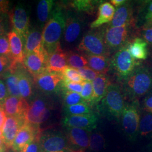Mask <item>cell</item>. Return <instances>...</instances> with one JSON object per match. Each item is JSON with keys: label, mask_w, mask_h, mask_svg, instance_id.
<instances>
[{"label": "cell", "mask_w": 152, "mask_h": 152, "mask_svg": "<svg viewBox=\"0 0 152 152\" xmlns=\"http://www.w3.org/2000/svg\"><path fill=\"white\" fill-rule=\"evenodd\" d=\"M152 133V113L142 111L139 123V135L146 136Z\"/></svg>", "instance_id": "cell-33"}, {"label": "cell", "mask_w": 152, "mask_h": 152, "mask_svg": "<svg viewBox=\"0 0 152 152\" xmlns=\"http://www.w3.org/2000/svg\"><path fill=\"white\" fill-rule=\"evenodd\" d=\"M39 142L42 152H67L71 151L66 136L60 131L48 130L41 133Z\"/></svg>", "instance_id": "cell-10"}, {"label": "cell", "mask_w": 152, "mask_h": 152, "mask_svg": "<svg viewBox=\"0 0 152 152\" xmlns=\"http://www.w3.org/2000/svg\"></svg>", "instance_id": "cell-57"}, {"label": "cell", "mask_w": 152, "mask_h": 152, "mask_svg": "<svg viewBox=\"0 0 152 152\" xmlns=\"http://www.w3.org/2000/svg\"><path fill=\"white\" fill-rule=\"evenodd\" d=\"M140 104L142 111L152 113V89L142 98Z\"/></svg>", "instance_id": "cell-42"}, {"label": "cell", "mask_w": 152, "mask_h": 152, "mask_svg": "<svg viewBox=\"0 0 152 152\" xmlns=\"http://www.w3.org/2000/svg\"><path fill=\"white\" fill-rule=\"evenodd\" d=\"M63 81L82 83L84 81L77 69L70 66H67L61 73Z\"/></svg>", "instance_id": "cell-37"}, {"label": "cell", "mask_w": 152, "mask_h": 152, "mask_svg": "<svg viewBox=\"0 0 152 152\" xmlns=\"http://www.w3.org/2000/svg\"></svg>", "instance_id": "cell-56"}, {"label": "cell", "mask_w": 152, "mask_h": 152, "mask_svg": "<svg viewBox=\"0 0 152 152\" xmlns=\"http://www.w3.org/2000/svg\"><path fill=\"white\" fill-rule=\"evenodd\" d=\"M7 37L11 49V58L14 63L23 64L24 59V44L22 39L13 30L8 33Z\"/></svg>", "instance_id": "cell-24"}, {"label": "cell", "mask_w": 152, "mask_h": 152, "mask_svg": "<svg viewBox=\"0 0 152 152\" xmlns=\"http://www.w3.org/2000/svg\"><path fill=\"white\" fill-rule=\"evenodd\" d=\"M125 100L120 85L112 83L105 96L96 106L98 113L107 120L120 122L126 105Z\"/></svg>", "instance_id": "cell-3"}, {"label": "cell", "mask_w": 152, "mask_h": 152, "mask_svg": "<svg viewBox=\"0 0 152 152\" xmlns=\"http://www.w3.org/2000/svg\"><path fill=\"white\" fill-rule=\"evenodd\" d=\"M71 151L82 152L89 148L90 132L75 127H65Z\"/></svg>", "instance_id": "cell-16"}, {"label": "cell", "mask_w": 152, "mask_h": 152, "mask_svg": "<svg viewBox=\"0 0 152 152\" xmlns=\"http://www.w3.org/2000/svg\"><path fill=\"white\" fill-rule=\"evenodd\" d=\"M10 72L16 74L20 96L27 100L32 96L33 92L34 82L33 76L28 72L23 64H16Z\"/></svg>", "instance_id": "cell-18"}, {"label": "cell", "mask_w": 152, "mask_h": 152, "mask_svg": "<svg viewBox=\"0 0 152 152\" xmlns=\"http://www.w3.org/2000/svg\"><path fill=\"white\" fill-rule=\"evenodd\" d=\"M68 66L79 69L88 66L87 59L85 55L78 54L73 51H66Z\"/></svg>", "instance_id": "cell-32"}, {"label": "cell", "mask_w": 152, "mask_h": 152, "mask_svg": "<svg viewBox=\"0 0 152 152\" xmlns=\"http://www.w3.org/2000/svg\"><path fill=\"white\" fill-rule=\"evenodd\" d=\"M0 56L11 58V49L7 36L0 37Z\"/></svg>", "instance_id": "cell-40"}, {"label": "cell", "mask_w": 152, "mask_h": 152, "mask_svg": "<svg viewBox=\"0 0 152 152\" xmlns=\"http://www.w3.org/2000/svg\"><path fill=\"white\" fill-rule=\"evenodd\" d=\"M104 137L100 132H95L90 134L89 149L93 152H99L105 147Z\"/></svg>", "instance_id": "cell-36"}, {"label": "cell", "mask_w": 152, "mask_h": 152, "mask_svg": "<svg viewBox=\"0 0 152 152\" xmlns=\"http://www.w3.org/2000/svg\"><path fill=\"white\" fill-rule=\"evenodd\" d=\"M8 16L13 31L19 35L24 45L30 30V17L27 7L19 3L11 8Z\"/></svg>", "instance_id": "cell-9"}, {"label": "cell", "mask_w": 152, "mask_h": 152, "mask_svg": "<svg viewBox=\"0 0 152 152\" xmlns=\"http://www.w3.org/2000/svg\"><path fill=\"white\" fill-rule=\"evenodd\" d=\"M44 49L42 32L39 28H33L29 30L24 45V56Z\"/></svg>", "instance_id": "cell-23"}, {"label": "cell", "mask_w": 152, "mask_h": 152, "mask_svg": "<svg viewBox=\"0 0 152 152\" xmlns=\"http://www.w3.org/2000/svg\"><path fill=\"white\" fill-rule=\"evenodd\" d=\"M55 2L52 0H41L38 2L37 7V16L41 27L48 23L54 9Z\"/></svg>", "instance_id": "cell-29"}, {"label": "cell", "mask_w": 152, "mask_h": 152, "mask_svg": "<svg viewBox=\"0 0 152 152\" xmlns=\"http://www.w3.org/2000/svg\"><path fill=\"white\" fill-rule=\"evenodd\" d=\"M81 96L84 101L88 104L91 107L93 105L94 91L92 82L84 81L83 82V88L81 92Z\"/></svg>", "instance_id": "cell-38"}, {"label": "cell", "mask_w": 152, "mask_h": 152, "mask_svg": "<svg viewBox=\"0 0 152 152\" xmlns=\"http://www.w3.org/2000/svg\"><path fill=\"white\" fill-rule=\"evenodd\" d=\"M5 144L4 141L2 137H0V147H2V145Z\"/></svg>", "instance_id": "cell-52"}, {"label": "cell", "mask_w": 152, "mask_h": 152, "mask_svg": "<svg viewBox=\"0 0 152 152\" xmlns=\"http://www.w3.org/2000/svg\"><path fill=\"white\" fill-rule=\"evenodd\" d=\"M136 26L126 24L121 27H109L104 26V38L110 54L116 53L129 44L136 37L135 33Z\"/></svg>", "instance_id": "cell-5"}, {"label": "cell", "mask_w": 152, "mask_h": 152, "mask_svg": "<svg viewBox=\"0 0 152 152\" xmlns=\"http://www.w3.org/2000/svg\"><path fill=\"white\" fill-rule=\"evenodd\" d=\"M44 96L33 98L31 104H29L26 117L28 123L39 127L40 125L46 122L50 117L51 109L50 102Z\"/></svg>", "instance_id": "cell-8"}, {"label": "cell", "mask_w": 152, "mask_h": 152, "mask_svg": "<svg viewBox=\"0 0 152 152\" xmlns=\"http://www.w3.org/2000/svg\"><path fill=\"white\" fill-rule=\"evenodd\" d=\"M148 45L142 38L136 36L129 44V51L131 55L138 62H142L148 56Z\"/></svg>", "instance_id": "cell-26"}, {"label": "cell", "mask_w": 152, "mask_h": 152, "mask_svg": "<svg viewBox=\"0 0 152 152\" xmlns=\"http://www.w3.org/2000/svg\"><path fill=\"white\" fill-rule=\"evenodd\" d=\"M26 122V121L16 117H7L2 129V138L6 147H12L18 131Z\"/></svg>", "instance_id": "cell-20"}, {"label": "cell", "mask_w": 152, "mask_h": 152, "mask_svg": "<svg viewBox=\"0 0 152 152\" xmlns=\"http://www.w3.org/2000/svg\"><path fill=\"white\" fill-rule=\"evenodd\" d=\"M63 112L65 116L85 115L95 113L92 110V107L87 103L78 104L68 107H64Z\"/></svg>", "instance_id": "cell-31"}, {"label": "cell", "mask_w": 152, "mask_h": 152, "mask_svg": "<svg viewBox=\"0 0 152 152\" xmlns=\"http://www.w3.org/2000/svg\"><path fill=\"white\" fill-rule=\"evenodd\" d=\"M0 152H5V149L3 147H0Z\"/></svg>", "instance_id": "cell-53"}, {"label": "cell", "mask_w": 152, "mask_h": 152, "mask_svg": "<svg viewBox=\"0 0 152 152\" xmlns=\"http://www.w3.org/2000/svg\"><path fill=\"white\" fill-rule=\"evenodd\" d=\"M80 76L84 81H93L98 76L102 75L101 74L94 71L92 69L90 68L89 66H85L83 68L77 69Z\"/></svg>", "instance_id": "cell-39"}, {"label": "cell", "mask_w": 152, "mask_h": 152, "mask_svg": "<svg viewBox=\"0 0 152 152\" xmlns=\"http://www.w3.org/2000/svg\"><path fill=\"white\" fill-rule=\"evenodd\" d=\"M63 107H68L78 104L86 103L82 99L80 94L69 91L62 90Z\"/></svg>", "instance_id": "cell-35"}, {"label": "cell", "mask_w": 152, "mask_h": 152, "mask_svg": "<svg viewBox=\"0 0 152 152\" xmlns=\"http://www.w3.org/2000/svg\"><path fill=\"white\" fill-rule=\"evenodd\" d=\"M136 36L143 39L148 45L152 46V28H140L136 33Z\"/></svg>", "instance_id": "cell-43"}, {"label": "cell", "mask_w": 152, "mask_h": 152, "mask_svg": "<svg viewBox=\"0 0 152 152\" xmlns=\"http://www.w3.org/2000/svg\"><path fill=\"white\" fill-rule=\"evenodd\" d=\"M64 10V8L61 5L54 7L50 19L44 26L43 44L44 49L49 55L60 45V39L63 37L66 23V13Z\"/></svg>", "instance_id": "cell-2"}, {"label": "cell", "mask_w": 152, "mask_h": 152, "mask_svg": "<svg viewBox=\"0 0 152 152\" xmlns=\"http://www.w3.org/2000/svg\"><path fill=\"white\" fill-rule=\"evenodd\" d=\"M134 2L126 1L125 4L116 8L112 20L107 24L109 27H121L126 24L136 25V17L134 15Z\"/></svg>", "instance_id": "cell-15"}, {"label": "cell", "mask_w": 152, "mask_h": 152, "mask_svg": "<svg viewBox=\"0 0 152 152\" xmlns=\"http://www.w3.org/2000/svg\"><path fill=\"white\" fill-rule=\"evenodd\" d=\"M0 137L2 138V131L1 130H0Z\"/></svg>", "instance_id": "cell-54"}, {"label": "cell", "mask_w": 152, "mask_h": 152, "mask_svg": "<svg viewBox=\"0 0 152 152\" xmlns=\"http://www.w3.org/2000/svg\"><path fill=\"white\" fill-rule=\"evenodd\" d=\"M126 1V0H111L110 1V3L113 6H114L115 7H120L123 4H124Z\"/></svg>", "instance_id": "cell-51"}, {"label": "cell", "mask_w": 152, "mask_h": 152, "mask_svg": "<svg viewBox=\"0 0 152 152\" xmlns=\"http://www.w3.org/2000/svg\"><path fill=\"white\" fill-rule=\"evenodd\" d=\"M152 28V16L145 20L142 23L139 28Z\"/></svg>", "instance_id": "cell-50"}, {"label": "cell", "mask_w": 152, "mask_h": 152, "mask_svg": "<svg viewBox=\"0 0 152 152\" xmlns=\"http://www.w3.org/2000/svg\"><path fill=\"white\" fill-rule=\"evenodd\" d=\"M11 2L7 0H0V14L8 15L11 10Z\"/></svg>", "instance_id": "cell-47"}, {"label": "cell", "mask_w": 152, "mask_h": 152, "mask_svg": "<svg viewBox=\"0 0 152 152\" xmlns=\"http://www.w3.org/2000/svg\"><path fill=\"white\" fill-rule=\"evenodd\" d=\"M34 86L46 96L54 95L61 91L63 77L61 73L46 71L33 77Z\"/></svg>", "instance_id": "cell-12"}, {"label": "cell", "mask_w": 152, "mask_h": 152, "mask_svg": "<svg viewBox=\"0 0 152 152\" xmlns=\"http://www.w3.org/2000/svg\"><path fill=\"white\" fill-rule=\"evenodd\" d=\"M139 100L126 103L121 117V122L125 135L129 140L134 142L139 136V123L141 115Z\"/></svg>", "instance_id": "cell-7"}, {"label": "cell", "mask_w": 152, "mask_h": 152, "mask_svg": "<svg viewBox=\"0 0 152 152\" xmlns=\"http://www.w3.org/2000/svg\"><path fill=\"white\" fill-rule=\"evenodd\" d=\"M94 91L92 106H96L105 96L109 86L112 84L110 78L107 75L98 76L92 82Z\"/></svg>", "instance_id": "cell-25"}, {"label": "cell", "mask_w": 152, "mask_h": 152, "mask_svg": "<svg viewBox=\"0 0 152 152\" xmlns=\"http://www.w3.org/2000/svg\"><path fill=\"white\" fill-rule=\"evenodd\" d=\"M98 122V114L95 112L92 114L64 116L62 124L64 127L78 128L91 132L96 128Z\"/></svg>", "instance_id": "cell-17"}, {"label": "cell", "mask_w": 152, "mask_h": 152, "mask_svg": "<svg viewBox=\"0 0 152 152\" xmlns=\"http://www.w3.org/2000/svg\"><path fill=\"white\" fill-rule=\"evenodd\" d=\"M101 1L91 0H75L68 2L69 7L73 9L76 12L86 13L88 15L94 14L97 7H99Z\"/></svg>", "instance_id": "cell-28"}, {"label": "cell", "mask_w": 152, "mask_h": 152, "mask_svg": "<svg viewBox=\"0 0 152 152\" xmlns=\"http://www.w3.org/2000/svg\"><path fill=\"white\" fill-rule=\"evenodd\" d=\"M41 134L39 126L31 125L27 122L18 131L11 147L15 152H20L24 147L39 137Z\"/></svg>", "instance_id": "cell-14"}, {"label": "cell", "mask_w": 152, "mask_h": 152, "mask_svg": "<svg viewBox=\"0 0 152 152\" xmlns=\"http://www.w3.org/2000/svg\"><path fill=\"white\" fill-rule=\"evenodd\" d=\"M83 82L77 83L73 82L65 81L63 80L61 85V91L65 90L81 94L83 88Z\"/></svg>", "instance_id": "cell-41"}, {"label": "cell", "mask_w": 152, "mask_h": 152, "mask_svg": "<svg viewBox=\"0 0 152 152\" xmlns=\"http://www.w3.org/2000/svg\"><path fill=\"white\" fill-rule=\"evenodd\" d=\"M84 55L87 59L88 66L101 75H107L110 69V58L102 55Z\"/></svg>", "instance_id": "cell-27"}, {"label": "cell", "mask_w": 152, "mask_h": 152, "mask_svg": "<svg viewBox=\"0 0 152 152\" xmlns=\"http://www.w3.org/2000/svg\"><path fill=\"white\" fill-rule=\"evenodd\" d=\"M68 66L66 53L59 45L54 51L49 55L48 71L61 73Z\"/></svg>", "instance_id": "cell-21"}, {"label": "cell", "mask_w": 152, "mask_h": 152, "mask_svg": "<svg viewBox=\"0 0 152 152\" xmlns=\"http://www.w3.org/2000/svg\"></svg>", "instance_id": "cell-55"}, {"label": "cell", "mask_w": 152, "mask_h": 152, "mask_svg": "<svg viewBox=\"0 0 152 152\" xmlns=\"http://www.w3.org/2000/svg\"><path fill=\"white\" fill-rule=\"evenodd\" d=\"M152 16V1H141L140 2V5L139 6L138 15L137 19H136V23L137 22H140L141 25L145 20Z\"/></svg>", "instance_id": "cell-34"}, {"label": "cell", "mask_w": 152, "mask_h": 152, "mask_svg": "<svg viewBox=\"0 0 152 152\" xmlns=\"http://www.w3.org/2000/svg\"><path fill=\"white\" fill-rule=\"evenodd\" d=\"M129 44L115 53L110 58L109 71L120 85L125 81L136 66L141 63L131 55L129 51Z\"/></svg>", "instance_id": "cell-4"}, {"label": "cell", "mask_w": 152, "mask_h": 152, "mask_svg": "<svg viewBox=\"0 0 152 152\" xmlns=\"http://www.w3.org/2000/svg\"><path fill=\"white\" fill-rule=\"evenodd\" d=\"M39 138L36 139L34 141L24 147L20 152H42L39 142Z\"/></svg>", "instance_id": "cell-45"}, {"label": "cell", "mask_w": 152, "mask_h": 152, "mask_svg": "<svg viewBox=\"0 0 152 152\" xmlns=\"http://www.w3.org/2000/svg\"><path fill=\"white\" fill-rule=\"evenodd\" d=\"M120 85L125 99L129 102L140 101L152 89V65L141 63Z\"/></svg>", "instance_id": "cell-1"}, {"label": "cell", "mask_w": 152, "mask_h": 152, "mask_svg": "<svg viewBox=\"0 0 152 152\" xmlns=\"http://www.w3.org/2000/svg\"><path fill=\"white\" fill-rule=\"evenodd\" d=\"M10 95L5 82L0 79V102H3Z\"/></svg>", "instance_id": "cell-48"}, {"label": "cell", "mask_w": 152, "mask_h": 152, "mask_svg": "<svg viewBox=\"0 0 152 152\" xmlns=\"http://www.w3.org/2000/svg\"><path fill=\"white\" fill-rule=\"evenodd\" d=\"M104 26L92 29L82 38L77 50L84 54L110 56L104 38Z\"/></svg>", "instance_id": "cell-6"}, {"label": "cell", "mask_w": 152, "mask_h": 152, "mask_svg": "<svg viewBox=\"0 0 152 152\" xmlns=\"http://www.w3.org/2000/svg\"><path fill=\"white\" fill-rule=\"evenodd\" d=\"M0 103L7 117H14L26 121V117L29 105L26 99L9 96Z\"/></svg>", "instance_id": "cell-19"}, {"label": "cell", "mask_w": 152, "mask_h": 152, "mask_svg": "<svg viewBox=\"0 0 152 152\" xmlns=\"http://www.w3.org/2000/svg\"><path fill=\"white\" fill-rule=\"evenodd\" d=\"M5 15L0 14V37L6 35L9 30L8 20Z\"/></svg>", "instance_id": "cell-46"}, {"label": "cell", "mask_w": 152, "mask_h": 152, "mask_svg": "<svg viewBox=\"0 0 152 152\" xmlns=\"http://www.w3.org/2000/svg\"><path fill=\"white\" fill-rule=\"evenodd\" d=\"M12 60L10 58L0 56V76L10 71Z\"/></svg>", "instance_id": "cell-44"}, {"label": "cell", "mask_w": 152, "mask_h": 152, "mask_svg": "<svg viewBox=\"0 0 152 152\" xmlns=\"http://www.w3.org/2000/svg\"><path fill=\"white\" fill-rule=\"evenodd\" d=\"M49 54L45 49L24 56L23 64L33 77L48 71Z\"/></svg>", "instance_id": "cell-13"}, {"label": "cell", "mask_w": 152, "mask_h": 152, "mask_svg": "<svg viewBox=\"0 0 152 152\" xmlns=\"http://www.w3.org/2000/svg\"><path fill=\"white\" fill-rule=\"evenodd\" d=\"M85 22L80 14L68 11L66 12V23L63 35L66 45H73L80 38L85 28Z\"/></svg>", "instance_id": "cell-11"}, {"label": "cell", "mask_w": 152, "mask_h": 152, "mask_svg": "<svg viewBox=\"0 0 152 152\" xmlns=\"http://www.w3.org/2000/svg\"><path fill=\"white\" fill-rule=\"evenodd\" d=\"M6 118H7L6 114L4 112V109L2 108V104L0 103V130H1L2 131Z\"/></svg>", "instance_id": "cell-49"}, {"label": "cell", "mask_w": 152, "mask_h": 152, "mask_svg": "<svg viewBox=\"0 0 152 152\" xmlns=\"http://www.w3.org/2000/svg\"><path fill=\"white\" fill-rule=\"evenodd\" d=\"M115 11V9L110 2L102 1L98 7L96 18L90 24V28L95 29L108 24L112 20Z\"/></svg>", "instance_id": "cell-22"}, {"label": "cell", "mask_w": 152, "mask_h": 152, "mask_svg": "<svg viewBox=\"0 0 152 152\" xmlns=\"http://www.w3.org/2000/svg\"><path fill=\"white\" fill-rule=\"evenodd\" d=\"M0 77L5 81L10 96L22 98L18 86V78L14 72L8 71Z\"/></svg>", "instance_id": "cell-30"}]
</instances>
